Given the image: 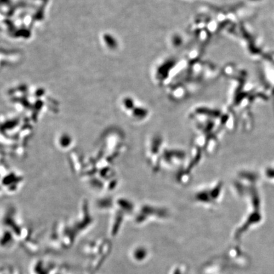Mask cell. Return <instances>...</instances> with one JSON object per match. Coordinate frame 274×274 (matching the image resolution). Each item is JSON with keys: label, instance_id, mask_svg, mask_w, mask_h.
<instances>
[{"label": "cell", "instance_id": "cell-1", "mask_svg": "<svg viewBox=\"0 0 274 274\" xmlns=\"http://www.w3.org/2000/svg\"><path fill=\"white\" fill-rule=\"evenodd\" d=\"M224 193L225 183L218 180L197 188L192 195V201L204 208H214L222 201Z\"/></svg>", "mask_w": 274, "mask_h": 274}, {"label": "cell", "instance_id": "cell-2", "mask_svg": "<svg viewBox=\"0 0 274 274\" xmlns=\"http://www.w3.org/2000/svg\"><path fill=\"white\" fill-rule=\"evenodd\" d=\"M167 143L164 137L160 133H155L148 140L145 155L149 166L154 173H157L160 157Z\"/></svg>", "mask_w": 274, "mask_h": 274}, {"label": "cell", "instance_id": "cell-3", "mask_svg": "<svg viewBox=\"0 0 274 274\" xmlns=\"http://www.w3.org/2000/svg\"><path fill=\"white\" fill-rule=\"evenodd\" d=\"M58 145L60 147V148H64L66 149L68 145H70L72 143V139L71 138L70 136H68L67 134L62 135L59 136V139L58 140Z\"/></svg>", "mask_w": 274, "mask_h": 274}]
</instances>
